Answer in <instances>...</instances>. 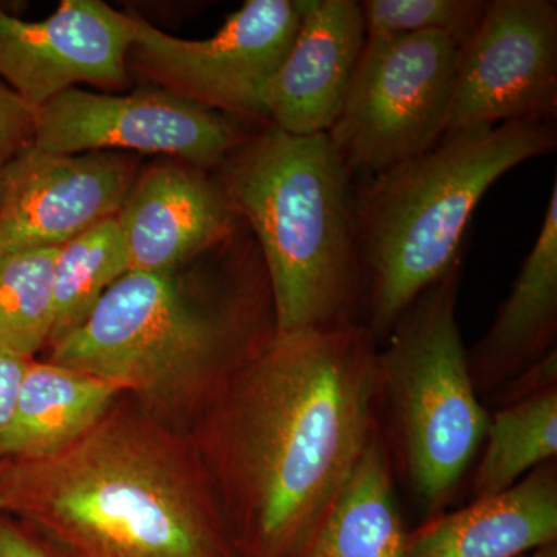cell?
Here are the masks:
<instances>
[{
    "mask_svg": "<svg viewBox=\"0 0 557 557\" xmlns=\"http://www.w3.org/2000/svg\"><path fill=\"white\" fill-rule=\"evenodd\" d=\"M368 325L273 333L223 380L189 437L240 557H292L375 437Z\"/></svg>",
    "mask_w": 557,
    "mask_h": 557,
    "instance_id": "6da1fadb",
    "label": "cell"
},
{
    "mask_svg": "<svg viewBox=\"0 0 557 557\" xmlns=\"http://www.w3.org/2000/svg\"><path fill=\"white\" fill-rule=\"evenodd\" d=\"M0 515L65 557H240L193 438L129 394L67 448L0 460Z\"/></svg>",
    "mask_w": 557,
    "mask_h": 557,
    "instance_id": "7a4b0ae2",
    "label": "cell"
},
{
    "mask_svg": "<svg viewBox=\"0 0 557 557\" xmlns=\"http://www.w3.org/2000/svg\"><path fill=\"white\" fill-rule=\"evenodd\" d=\"M244 226L212 276L129 271L47 361L119 381L150 416L189 434L223 380L276 332L265 265Z\"/></svg>",
    "mask_w": 557,
    "mask_h": 557,
    "instance_id": "3957f363",
    "label": "cell"
},
{
    "mask_svg": "<svg viewBox=\"0 0 557 557\" xmlns=\"http://www.w3.org/2000/svg\"><path fill=\"white\" fill-rule=\"evenodd\" d=\"M556 148L555 123L467 127L355 186L368 329L376 341L387 338L410 304L461 263L469 223L491 186Z\"/></svg>",
    "mask_w": 557,
    "mask_h": 557,
    "instance_id": "277c9868",
    "label": "cell"
},
{
    "mask_svg": "<svg viewBox=\"0 0 557 557\" xmlns=\"http://www.w3.org/2000/svg\"><path fill=\"white\" fill-rule=\"evenodd\" d=\"M215 178L258 245L277 332L355 321L362 274L354 175L329 134L263 126Z\"/></svg>",
    "mask_w": 557,
    "mask_h": 557,
    "instance_id": "5b68a950",
    "label": "cell"
},
{
    "mask_svg": "<svg viewBox=\"0 0 557 557\" xmlns=\"http://www.w3.org/2000/svg\"><path fill=\"white\" fill-rule=\"evenodd\" d=\"M460 273L458 263L424 289L376 355L379 392L391 408L406 474L431 511L453 493L491 420L457 324Z\"/></svg>",
    "mask_w": 557,
    "mask_h": 557,
    "instance_id": "8992f818",
    "label": "cell"
},
{
    "mask_svg": "<svg viewBox=\"0 0 557 557\" xmlns=\"http://www.w3.org/2000/svg\"><path fill=\"white\" fill-rule=\"evenodd\" d=\"M458 47L443 33L366 38L329 137L351 175L416 159L446 132Z\"/></svg>",
    "mask_w": 557,
    "mask_h": 557,
    "instance_id": "52a82bcc",
    "label": "cell"
},
{
    "mask_svg": "<svg viewBox=\"0 0 557 557\" xmlns=\"http://www.w3.org/2000/svg\"><path fill=\"white\" fill-rule=\"evenodd\" d=\"M131 17L129 72L201 108L269 126L267 94L298 32V0H247L201 40Z\"/></svg>",
    "mask_w": 557,
    "mask_h": 557,
    "instance_id": "ba28073f",
    "label": "cell"
},
{
    "mask_svg": "<svg viewBox=\"0 0 557 557\" xmlns=\"http://www.w3.org/2000/svg\"><path fill=\"white\" fill-rule=\"evenodd\" d=\"M251 134L233 116L149 84L127 95L72 87L36 110L32 145L61 156L159 153L208 172L219 170Z\"/></svg>",
    "mask_w": 557,
    "mask_h": 557,
    "instance_id": "9c48e42d",
    "label": "cell"
},
{
    "mask_svg": "<svg viewBox=\"0 0 557 557\" xmlns=\"http://www.w3.org/2000/svg\"><path fill=\"white\" fill-rule=\"evenodd\" d=\"M556 116V0H490L458 50L445 134Z\"/></svg>",
    "mask_w": 557,
    "mask_h": 557,
    "instance_id": "30bf717a",
    "label": "cell"
},
{
    "mask_svg": "<svg viewBox=\"0 0 557 557\" xmlns=\"http://www.w3.org/2000/svg\"><path fill=\"white\" fill-rule=\"evenodd\" d=\"M135 182L137 164L120 153L27 146L0 183V252L62 247L115 218Z\"/></svg>",
    "mask_w": 557,
    "mask_h": 557,
    "instance_id": "8fae6325",
    "label": "cell"
},
{
    "mask_svg": "<svg viewBox=\"0 0 557 557\" xmlns=\"http://www.w3.org/2000/svg\"><path fill=\"white\" fill-rule=\"evenodd\" d=\"M132 39L131 14L101 0H62L40 21L0 7V81L35 110L78 84L124 89Z\"/></svg>",
    "mask_w": 557,
    "mask_h": 557,
    "instance_id": "7c38bea8",
    "label": "cell"
},
{
    "mask_svg": "<svg viewBox=\"0 0 557 557\" xmlns=\"http://www.w3.org/2000/svg\"><path fill=\"white\" fill-rule=\"evenodd\" d=\"M129 271L174 273L244 226L218 178L185 163L150 168L119 214Z\"/></svg>",
    "mask_w": 557,
    "mask_h": 557,
    "instance_id": "4fadbf2b",
    "label": "cell"
},
{
    "mask_svg": "<svg viewBox=\"0 0 557 557\" xmlns=\"http://www.w3.org/2000/svg\"><path fill=\"white\" fill-rule=\"evenodd\" d=\"M299 27L271 81L267 123L287 134H329L361 60L366 25L357 0H298Z\"/></svg>",
    "mask_w": 557,
    "mask_h": 557,
    "instance_id": "5bb4252c",
    "label": "cell"
},
{
    "mask_svg": "<svg viewBox=\"0 0 557 557\" xmlns=\"http://www.w3.org/2000/svg\"><path fill=\"white\" fill-rule=\"evenodd\" d=\"M557 541V468L547 461L516 485L408 534V557H519Z\"/></svg>",
    "mask_w": 557,
    "mask_h": 557,
    "instance_id": "9a60e30c",
    "label": "cell"
},
{
    "mask_svg": "<svg viewBox=\"0 0 557 557\" xmlns=\"http://www.w3.org/2000/svg\"><path fill=\"white\" fill-rule=\"evenodd\" d=\"M557 182L544 222L496 319L469 357L479 392L493 391L556 348Z\"/></svg>",
    "mask_w": 557,
    "mask_h": 557,
    "instance_id": "2e32d148",
    "label": "cell"
},
{
    "mask_svg": "<svg viewBox=\"0 0 557 557\" xmlns=\"http://www.w3.org/2000/svg\"><path fill=\"white\" fill-rule=\"evenodd\" d=\"M129 388L33 358L25 370L3 460H36L90 431Z\"/></svg>",
    "mask_w": 557,
    "mask_h": 557,
    "instance_id": "e0dca14e",
    "label": "cell"
},
{
    "mask_svg": "<svg viewBox=\"0 0 557 557\" xmlns=\"http://www.w3.org/2000/svg\"><path fill=\"white\" fill-rule=\"evenodd\" d=\"M292 557H408V534L379 435Z\"/></svg>",
    "mask_w": 557,
    "mask_h": 557,
    "instance_id": "ac0fdd59",
    "label": "cell"
},
{
    "mask_svg": "<svg viewBox=\"0 0 557 557\" xmlns=\"http://www.w3.org/2000/svg\"><path fill=\"white\" fill-rule=\"evenodd\" d=\"M487 445L474 479V496H494L557 453V386L504 406L491 418Z\"/></svg>",
    "mask_w": 557,
    "mask_h": 557,
    "instance_id": "d6986e66",
    "label": "cell"
},
{
    "mask_svg": "<svg viewBox=\"0 0 557 557\" xmlns=\"http://www.w3.org/2000/svg\"><path fill=\"white\" fill-rule=\"evenodd\" d=\"M127 273L129 258L116 215L62 245L54 260V322L49 347L75 332L104 293Z\"/></svg>",
    "mask_w": 557,
    "mask_h": 557,
    "instance_id": "ffe728a7",
    "label": "cell"
},
{
    "mask_svg": "<svg viewBox=\"0 0 557 557\" xmlns=\"http://www.w3.org/2000/svg\"><path fill=\"white\" fill-rule=\"evenodd\" d=\"M60 247L0 252V344L24 358L49 347Z\"/></svg>",
    "mask_w": 557,
    "mask_h": 557,
    "instance_id": "44dd1931",
    "label": "cell"
},
{
    "mask_svg": "<svg viewBox=\"0 0 557 557\" xmlns=\"http://www.w3.org/2000/svg\"><path fill=\"white\" fill-rule=\"evenodd\" d=\"M366 38H398L417 33H443L458 47L467 46L485 13V0H364Z\"/></svg>",
    "mask_w": 557,
    "mask_h": 557,
    "instance_id": "7402d4cb",
    "label": "cell"
},
{
    "mask_svg": "<svg viewBox=\"0 0 557 557\" xmlns=\"http://www.w3.org/2000/svg\"><path fill=\"white\" fill-rule=\"evenodd\" d=\"M36 110L0 81V183L11 161L35 137Z\"/></svg>",
    "mask_w": 557,
    "mask_h": 557,
    "instance_id": "603a6c76",
    "label": "cell"
},
{
    "mask_svg": "<svg viewBox=\"0 0 557 557\" xmlns=\"http://www.w3.org/2000/svg\"><path fill=\"white\" fill-rule=\"evenodd\" d=\"M32 359L21 357L0 344V460L5 457L7 440L13 426L22 380Z\"/></svg>",
    "mask_w": 557,
    "mask_h": 557,
    "instance_id": "cb8c5ba5",
    "label": "cell"
},
{
    "mask_svg": "<svg viewBox=\"0 0 557 557\" xmlns=\"http://www.w3.org/2000/svg\"><path fill=\"white\" fill-rule=\"evenodd\" d=\"M0 557H65L20 520L0 515Z\"/></svg>",
    "mask_w": 557,
    "mask_h": 557,
    "instance_id": "d4e9b609",
    "label": "cell"
},
{
    "mask_svg": "<svg viewBox=\"0 0 557 557\" xmlns=\"http://www.w3.org/2000/svg\"><path fill=\"white\" fill-rule=\"evenodd\" d=\"M557 355L556 348H553L544 358L539 359L536 364L531 366L511 381H508L505 388V406L518 403L520 399L531 397L539 392L547 391L549 387L557 386Z\"/></svg>",
    "mask_w": 557,
    "mask_h": 557,
    "instance_id": "484cf974",
    "label": "cell"
},
{
    "mask_svg": "<svg viewBox=\"0 0 557 557\" xmlns=\"http://www.w3.org/2000/svg\"><path fill=\"white\" fill-rule=\"evenodd\" d=\"M519 557H557V545L548 544L544 547L533 549V552L525 553V555Z\"/></svg>",
    "mask_w": 557,
    "mask_h": 557,
    "instance_id": "4316f807",
    "label": "cell"
}]
</instances>
